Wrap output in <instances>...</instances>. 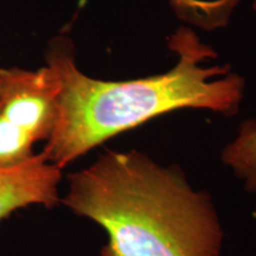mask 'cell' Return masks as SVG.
<instances>
[{
  "instance_id": "obj_3",
  "label": "cell",
  "mask_w": 256,
  "mask_h": 256,
  "mask_svg": "<svg viewBox=\"0 0 256 256\" xmlns=\"http://www.w3.org/2000/svg\"><path fill=\"white\" fill-rule=\"evenodd\" d=\"M60 88L48 64L37 70L0 66V118L34 145L46 142L55 127Z\"/></svg>"
},
{
  "instance_id": "obj_7",
  "label": "cell",
  "mask_w": 256,
  "mask_h": 256,
  "mask_svg": "<svg viewBox=\"0 0 256 256\" xmlns=\"http://www.w3.org/2000/svg\"><path fill=\"white\" fill-rule=\"evenodd\" d=\"M252 11H254L256 17V0H254V2H252Z\"/></svg>"
},
{
  "instance_id": "obj_4",
  "label": "cell",
  "mask_w": 256,
  "mask_h": 256,
  "mask_svg": "<svg viewBox=\"0 0 256 256\" xmlns=\"http://www.w3.org/2000/svg\"><path fill=\"white\" fill-rule=\"evenodd\" d=\"M60 182L62 170L42 152L20 165L0 168V220L28 206L54 209L60 204Z\"/></svg>"
},
{
  "instance_id": "obj_1",
  "label": "cell",
  "mask_w": 256,
  "mask_h": 256,
  "mask_svg": "<svg viewBox=\"0 0 256 256\" xmlns=\"http://www.w3.org/2000/svg\"><path fill=\"white\" fill-rule=\"evenodd\" d=\"M168 48L178 62L168 72L102 81L80 70L69 38H54L46 64L56 72L60 88L55 127L42 151L46 158L63 170L110 138L177 110L238 114L246 81L230 64L204 66L217 54L186 26L168 38Z\"/></svg>"
},
{
  "instance_id": "obj_6",
  "label": "cell",
  "mask_w": 256,
  "mask_h": 256,
  "mask_svg": "<svg viewBox=\"0 0 256 256\" xmlns=\"http://www.w3.org/2000/svg\"><path fill=\"white\" fill-rule=\"evenodd\" d=\"M179 17L190 23L203 25L211 17L215 2L212 0H170Z\"/></svg>"
},
{
  "instance_id": "obj_5",
  "label": "cell",
  "mask_w": 256,
  "mask_h": 256,
  "mask_svg": "<svg viewBox=\"0 0 256 256\" xmlns=\"http://www.w3.org/2000/svg\"><path fill=\"white\" fill-rule=\"evenodd\" d=\"M220 160L243 182L249 194H256V120H244L238 136L220 152Z\"/></svg>"
},
{
  "instance_id": "obj_2",
  "label": "cell",
  "mask_w": 256,
  "mask_h": 256,
  "mask_svg": "<svg viewBox=\"0 0 256 256\" xmlns=\"http://www.w3.org/2000/svg\"><path fill=\"white\" fill-rule=\"evenodd\" d=\"M60 204L108 236L101 256H220L223 228L212 198L178 165L140 151H107L68 174Z\"/></svg>"
}]
</instances>
